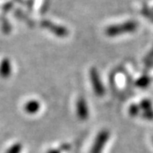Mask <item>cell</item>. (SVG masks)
Listing matches in <instances>:
<instances>
[{
	"instance_id": "obj_1",
	"label": "cell",
	"mask_w": 153,
	"mask_h": 153,
	"mask_svg": "<svg viewBox=\"0 0 153 153\" xmlns=\"http://www.w3.org/2000/svg\"><path fill=\"white\" fill-rule=\"evenodd\" d=\"M138 27V24L135 22H128L120 25L111 26L106 29L105 33L110 37H114L123 33H128L134 32Z\"/></svg>"
},
{
	"instance_id": "obj_2",
	"label": "cell",
	"mask_w": 153,
	"mask_h": 153,
	"mask_svg": "<svg viewBox=\"0 0 153 153\" xmlns=\"http://www.w3.org/2000/svg\"><path fill=\"white\" fill-rule=\"evenodd\" d=\"M89 77H90V82L92 84L94 94L97 96H103L105 94V88L102 81L100 77L98 71L95 68H91L89 71Z\"/></svg>"
},
{
	"instance_id": "obj_3",
	"label": "cell",
	"mask_w": 153,
	"mask_h": 153,
	"mask_svg": "<svg viewBox=\"0 0 153 153\" xmlns=\"http://www.w3.org/2000/svg\"><path fill=\"white\" fill-rule=\"evenodd\" d=\"M110 137V133L107 130H102L99 133V134L96 137L93 147L91 150V153H100L103 150L105 145L106 144L108 139Z\"/></svg>"
},
{
	"instance_id": "obj_4",
	"label": "cell",
	"mask_w": 153,
	"mask_h": 153,
	"mask_svg": "<svg viewBox=\"0 0 153 153\" xmlns=\"http://www.w3.org/2000/svg\"><path fill=\"white\" fill-rule=\"evenodd\" d=\"M76 115L80 120L85 121L87 120L89 115V111L88 107V104L83 97H80L76 100Z\"/></svg>"
},
{
	"instance_id": "obj_5",
	"label": "cell",
	"mask_w": 153,
	"mask_h": 153,
	"mask_svg": "<svg viewBox=\"0 0 153 153\" xmlns=\"http://www.w3.org/2000/svg\"><path fill=\"white\" fill-rule=\"evenodd\" d=\"M12 73V66L10 60L4 58L0 62V76L3 78H8Z\"/></svg>"
},
{
	"instance_id": "obj_6",
	"label": "cell",
	"mask_w": 153,
	"mask_h": 153,
	"mask_svg": "<svg viewBox=\"0 0 153 153\" xmlns=\"http://www.w3.org/2000/svg\"><path fill=\"white\" fill-rule=\"evenodd\" d=\"M24 109L28 114H36L40 110V103L38 102V100H29L25 104Z\"/></svg>"
},
{
	"instance_id": "obj_7",
	"label": "cell",
	"mask_w": 153,
	"mask_h": 153,
	"mask_svg": "<svg viewBox=\"0 0 153 153\" xmlns=\"http://www.w3.org/2000/svg\"><path fill=\"white\" fill-rule=\"evenodd\" d=\"M45 27L47 28H49L53 33H55V35L60 36V37H65L68 34V32L66 28L61 27H58V26H53L51 24H48L45 25Z\"/></svg>"
},
{
	"instance_id": "obj_8",
	"label": "cell",
	"mask_w": 153,
	"mask_h": 153,
	"mask_svg": "<svg viewBox=\"0 0 153 153\" xmlns=\"http://www.w3.org/2000/svg\"><path fill=\"white\" fill-rule=\"evenodd\" d=\"M150 83H151V78L147 76H143L137 80L135 84L137 87L145 88L148 87Z\"/></svg>"
},
{
	"instance_id": "obj_9",
	"label": "cell",
	"mask_w": 153,
	"mask_h": 153,
	"mask_svg": "<svg viewBox=\"0 0 153 153\" xmlns=\"http://www.w3.org/2000/svg\"><path fill=\"white\" fill-rule=\"evenodd\" d=\"M139 105H140V109L144 110V111L152 110V101H151L150 100H148V99H146V100H141Z\"/></svg>"
},
{
	"instance_id": "obj_10",
	"label": "cell",
	"mask_w": 153,
	"mask_h": 153,
	"mask_svg": "<svg viewBox=\"0 0 153 153\" xmlns=\"http://www.w3.org/2000/svg\"><path fill=\"white\" fill-rule=\"evenodd\" d=\"M22 146L21 143H16L7 150L6 153H21Z\"/></svg>"
},
{
	"instance_id": "obj_11",
	"label": "cell",
	"mask_w": 153,
	"mask_h": 153,
	"mask_svg": "<svg viewBox=\"0 0 153 153\" xmlns=\"http://www.w3.org/2000/svg\"><path fill=\"white\" fill-rule=\"evenodd\" d=\"M140 105H132L131 106L129 107V114L133 116V117H136L138 115L140 114Z\"/></svg>"
},
{
	"instance_id": "obj_12",
	"label": "cell",
	"mask_w": 153,
	"mask_h": 153,
	"mask_svg": "<svg viewBox=\"0 0 153 153\" xmlns=\"http://www.w3.org/2000/svg\"><path fill=\"white\" fill-rule=\"evenodd\" d=\"M142 117L145 119L147 120H153V110H150V111H146L143 112Z\"/></svg>"
},
{
	"instance_id": "obj_13",
	"label": "cell",
	"mask_w": 153,
	"mask_h": 153,
	"mask_svg": "<svg viewBox=\"0 0 153 153\" xmlns=\"http://www.w3.org/2000/svg\"><path fill=\"white\" fill-rule=\"evenodd\" d=\"M47 153H60V151L58 149H50L47 152Z\"/></svg>"
}]
</instances>
